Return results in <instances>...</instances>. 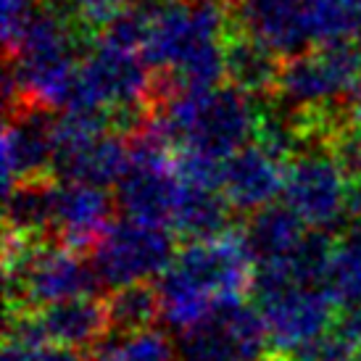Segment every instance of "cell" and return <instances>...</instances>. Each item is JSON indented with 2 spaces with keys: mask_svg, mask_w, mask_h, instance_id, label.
I'll list each match as a JSON object with an SVG mask.
<instances>
[{
  "mask_svg": "<svg viewBox=\"0 0 361 361\" xmlns=\"http://www.w3.org/2000/svg\"><path fill=\"white\" fill-rule=\"evenodd\" d=\"M256 261L243 232H221L206 240H190L177 251L159 280L161 319L190 330L224 303L243 301L253 288Z\"/></svg>",
  "mask_w": 361,
  "mask_h": 361,
  "instance_id": "1",
  "label": "cell"
},
{
  "mask_svg": "<svg viewBox=\"0 0 361 361\" xmlns=\"http://www.w3.org/2000/svg\"><path fill=\"white\" fill-rule=\"evenodd\" d=\"M261 111L232 85L166 92L148 132L185 156L224 164L256 140Z\"/></svg>",
  "mask_w": 361,
  "mask_h": 361,
  "instance_id": "2",
  "label": "cell"
},
{
  "mask_svg": "<svg viewBox=\"0 0 361 361\" xmlns=\"http://www.w3.org/2000/svg\"><path fill=\"white\" fill-rule=\"evenodd\" d=\"M230 21L219 0H180L153 8L142 56L171 82L169 92L216 87L224 77Z\"/></svg>",
  "mask_w": 361,
  "mask_h": 361,
  "instance_id": "3",
  "label": "cell"
},
{
  "mask_svg": "<svg viewBox=\"0 0 361 361\" xmlns=\"http://www.w3.org/2000/svg\"><path fill=\"white\" fill-rule=\"evenodd\" d=\"M80 27L69 13L40 8L6 66V106H37L66 114L80 87Z\"/></svg>",
  "mask_w": 361,
  "mask_h": 361,
  "instance_id": "4",
  "label": "cell"
},
{
  "mask_svg": "<svg viewBox=\"0 0 361 361\" xmlns=\"http://www.w3.org/2000/svg\"><path fill=\"white\" fill-rule=\"evenodd\" d=\"M361 77V51L351 42L324 45L288 59L280 69L274 95L280 109L301 124L303 137L317 130L338 135V109L343 111L345 95Z\"/></svg>",
  "mask_w": 361,
  "mask_h": 361,
  "instance_id": "5",
  "label": "cell"
},
{
  "mask_svg": "<svg viewBox=\"0 0 361 361\" xmlns=\"http://www.w3.org/2000/svg\"><path fill=\"white\" fill-rule=\"evenodd\" d=\"M6 282L11 309L37 311L56 303L90 298L101 285L92 264L66 245H40L6 232Z\"/></svg>",
  "mask_w": 361,
  "mask_h": 361,
  "instance_id": "6",
  "label": "cell"
},
{
  "mask_svg": "<svg viewBox=\"0 0 361 361\" xmlns=\"http://www.w3.org/2000/svg\"><path fill=\"white\" fill-rule=\"evenodd\" d=\"M132 164V148L124 135L111 130L103 116L61 114L53 127V171L63 182L95 188L119 185Z\"/></svg>",
  "mask_w": 361,
  "mask_h": 361,
  "instance_id": "7",
  "label": "cell"
},
{
  "mask_svg": "<svg viewBox=\"0 0 361 361\" xmlns=\"http://www.w3.org/2000/svg\"><path fill=\"white\" fill-rule=\"evenodd\" d=\"M269 343L282 353L298 359L314 348L335 324V303L322 285L285 280H253Z\"/></svg>",
  "mask_w": 361,
  "mask_h": 361,
  "instance_id": "8",
  "label": "cell"
},
{
  "mask_svg": "<svg viewBox=\"0 0 361 361\" xmlns=\"http://www.w3.org/2000/svg\"><path fill=\"white\" fill-rule=\"evenodd\" d=\"M92 269L101 285L111 290L145 285L169 269L174 261V235L161 224L140 219L111 221L92 248Z\"/></svg>",
  "mask_w": 361,
  "mask_h": 361,
  "instance_id": "9",
  "label": "cell"
},
{
  "mask_svg": "<svg viewBox=\"0 0 361 361\" xmlns=\"http://www.w3.org/2000/svg\"><path fill=\"white\" fill-rule=\"evenodd\" d=\"M185 180L177 166V153L145 130L132 145V164L119 182V206L130 219L171 227L180 209Z\"/></svg>",
  "mask_w": 361,
  "mask_h": 361,
  "instance_id": "10",
  "label": "cell"
},
{
  "mask_svg": "<svg viewBox=\"0 0 361 361\" xmlns=\"http://www.w3.org/2000/svg\"><path fill=\"white\" fill-rule=\"evenodd\" d=\"M351 180L332 151L306 148L285 169V206L317 232L335 227L348 214Z\"/></svg>",
  "mask_w": 361,
  "mask_h": 361,
  "instance_id": "11",
  "label": "cell"
},
{
  "mask_svg": "<svg viewBox=\"0 0 361 361\" xmlns=\"http://www.w3.org/2000/svg\"><path fill=\"white\" fill-rule=\"evenodd\" d=\"M261 314L243 301L224 303L185 330L177 341L180 361H261L267 351Z\"/></svg>",
  "mask_w": 361,
  "mask_h": 361,
  "instance_id": "12",
  "label": "cell"
},
{
  "mask_svg": "<svg viewBox=\"0 0 361 361\" xmlns=\"http://www.w3.org/2000/svg\"><path fill=\"white\" fill-rule=\"evenodd\" d=\"M109 309L95 298H74L37 311H11L6 341L53 343L71 351L98 348L109 332Z\"/></svg>",
  "mask_w": 361,
  "mask_h": 361,
  "instance_id": "13",
  "label": "cell"
},
{
  "mask_svg": "<svg viewBox=\"0 0 361 361\" xmlns=\"http://www.w3.org/2000/svg\"><path fill=\"white\" fill-rule=\"evenodd\" d=\"M53 127L56 119L37 106H19L8 111L0 142L3 190L8 195L19 185L40 182L53 169Z\"/></svg>",
  "mask_w": 361,
  "mask_h": 361,
  "instance_id": "14",
  "label": "cell"
},
{
  "mask_svg": "<svg viewBox=\"0 0 361 361\" xmlns=\"http://www.w3.org/2000/svg\"><path fill=\"white\" fill-rule=\"evenodd\" d=\"M235 30L277 59H295L314 45L303 0H238Z\"/></svg>",
  "mask_w": 361,
  "mask_h": 361,
  "instance_id": "15",
  "label": "cell"
},
{
  "mask_svg": "<svg viewBox=\"0 0 361 361\" xmlns=\"http://www.w3.org/2000/svg\"><path fill=\"white\" fill-rule=\"evenodd\" d=\"M111 198L103 188L85 182H59L53 185L51 230L61 245L71 251L95 248L111 224Z\"/></svg>",
  "mask_w": 361,
  "mask_h": 361,
  "instance_id": "16",
  "label": "cell"
},
{
  "mask_svg": "<svg viewBox=\"0 0 361 361\" xmlns=\"http://www.w3.org/2000/svg\"><path fill=\"white\" fill-rule=\"evenodd\" d=\"M282 159L259 142L238 151L221 164V195L238 211H261L274 206V198L285 190Z\"/></svg>",
  "mask_w": 361,
  "mask_h": 361,
  "instance_id": "17",
  "label": "cell"
},
{
  "mask_svg": "<svg viewBox=\"0 0 361 361\" xmlns=\"http://www.w3.org/2000/svg\"><path fill=\"white\" fill-rule=\"evenodd\" d=\"M243 235L259 269L290 259L309 238V230L288 206H267L253 214Z\"/></svg>",
  "mask_w": 361,
  "mask_h": 361,
  "instance_id": "18",
  "label": "cell"
},
{
  "mask_svg": "<svg viewBox=\"0 0 361 361\" xmlns=\"http://www.w3.org/2000/svg\"><path fill=\"white\" fill-rule=\"evenodd\" d=\"M282 63L271 51L264 45L253 42L240 32L227 40L224 48V77L230 80L232 87H238L245 95H264L274 92L280 80Z\"/></svg>",
  "mask_w": 361,
  "mask_h": 361,
  "instance_id": "19",
  "label": "cell"
},
{
  "mask_svg": "<svg viewBox=\"0 0 361 361\" xmlns=\"http://www.w3.org/2000/svg\"><path fill=\"white\" fill-rule=\"evenodd\" d=\"M185 180V177H182ZM227 206L219 188L209 185H195L185 180V192H182L180 209L171 219V230L188 235L190 240H206L214 235L227 232Z\"/></svg>",
  "mask_w": 361,
  "mask_h": 361,
  "instance_id": "20",
  "label": "cell"
},
{
  "mask_svg": "<svg viewBox=\"0 0 361 361\" xmlns=\"http://www.w3.org/2000/svg\"><path fill=\"white\" fill-rule=\"evenodd\" d=\"M51 214L53 185L48 182H27L6 195V232L24 240L37 243L42 232L51 230Z\"/></svg>",
  "mask_w": 361,
  "mask_h": 361,
  "instance_id": "21",
  "label": "cell"
},
{
  "mask_svg": "<svg viewBox=\"0 0 361 361\" xmlns=\"http://www.w3.org/2000/svg\"><path fill=\"white\" fill-rule=\"evenodd\" d=\"M106 309H109L111 327L119 335L151 330L153 322L161 317L159 290H153L148 285L121 288V290L111 293V298L106 301Z\"/></svg>",
  "mask_w": 361,
  "mask_h": 361,
  "instance_id": "22",
  "label": "cell"
},
{
  "mask_svg": "<svg viewBox=\"0 0 361 361\" xmlns=\"http://www.w3.org/2000/svg\"><path fill=\"white\" fill-rule=\"evenodd\" d=\"M90 361H180L177 345L159 330H140L130 335H116L92 351Z\"/></svg>",
  "mask_w": 361,
  "mask_h": 361,
  "instance_id": "23",
  "label": "cell"
},
{
  "mask_svg": "<svg viewBox=\"0 0 361 361\" xmlns=\"http://www.w3.org/2000/svg\"><path fill=\"white\" fill-rule=\"evenodd\" d=\"M306 21H309L311 42L319 48L348 42V35H356L359 19L345 0H303Z\"/></svg>",
  "mask_w": 361,
  "mask_h": 361,
  "instance_id": "24",
  "label": "cell"
},
{
  "mask_svg": "<svg viewBox=\"0 0 361 361\" xmlns=\"http://www.w3.org/2000/svg\"><path fill=\"white\" fill-rule=\"evenodd\" d=\"M124 11H130V0H66V13L80 30H109Z\"/></svg>",
  "mask_w": 361,
  "mask_h": 361,
  "instance_id": "25",
  "label": "cell"
},
{
  "mask_svg": "<svg viewBox=\"0 0 361 361\" xmlns=\"http://www.w3.org/2000/svg\"><path fill=\"white\" fill-rule=\"evenodd\" d=\"M37 11L40 8L35 0H0V32L8 56L19 48L21 37L27 35Z\"/></svg>",
  "mask_w": 361,
  "mask_h": 361,
  "instance_id": "26",
  "label": "cell"
},
{
  "mask_svg": "<svg viewBox=\"0 0 361 361\" xmlns=\"http://www.w3.org/2000/svg\"><path fill=\"white\" fill-rule=\"evenodd\" d=\"M332 156L351 182H361V124H343L332 137Z\"/></svg>",
  "mask_w": 361,
  "mask_h": 361,
  "instance_id": "27",
  "label": "cell"
},
{
  "mask_svg": "<svg viewBox=\"0 0 361 361\" xmlns=\"http://www.w3.org/2000/svg\"><path fill=\"white\" fill-rule=\"evenodd\" d=\"M3 361H82V356L71 348L53 343H19L6 341Z\"/></svg>",
  "mask_w": 361,
  "mask_h": 361,
  "instance_id": "28",
  "label": "cell"
},
{
  "mask_svg": "<svg viewBox=\"0 0 361 361\" xmlns=\"http://www.w3.org/2000/svg\"><path fill=\"white\" fill-rule=\"evenodd\" d=\"M335 248H338L341 256L351 261L353 267L361 269V216H353V221L343 232V238L335 243Z\"/></svg>",
  "mask_w": 361,
  "mask_h": 361,
  "instance_id": "29",
  "label": "cell"
},
{
  "mask_svg": "<svg viewBox=\"0 0 361 361\" xmlns=\"http://www.w3.org/2000/svg\"><path fill=\"white\" fill-rule=\"evenodd\" d=\"M341 114L348 124H361V77L356 80V85L351 87V92L345 95V103H343Z\"/></svg>",
  "mask_w": 361,
  "mask_h": 361,
  "instance_id": "30",
  "label": "cell"
},
{
  "mask_svg": "<svg viewBox=\"0 0 361 361\" xmlns=\"http://www.w3.org/2000/svg\"><path fill=\"white\" fill-rule=\"evenodd\" d=\"M348 214L361 216V182H351V192H348Z\"/></svg>",
  "mask_w": 361,
  "mask_h": 361,
  "instance_id": "31",
  "label": "cell"
},
{
  "mask_svg": "<svg viewBox=\"0 0 361 361\" xmlns=\"http://www.w3.org/2000/svg\"><path fill=\"white\" fill-rule=\"evenodd\" d=\"M345 3L351 6L353 13H356V16H359V19H361V0H345Z\"/></svg>",
  "mask_w": 361,
  "mask_h": 361,
  "instance_id": "32",
  "label": "cell"
},
{
  "mask_svg": "<svg viewBox=\"0 0 361 361\" xmlns=\"http://www.w3.org/2000/svg\"><path fill=\"white\" fill-rule=\"evenodd\" d=\"M261 361H295V359H290V356H282V353H277V356H264Z\"/></svg>",
  "mask_w": 361,
  "mask_h": 361,
  "instance_id": "33",
  "label": "cell"
},
{
  "mask_svg": "<svg viewBox=\"0 0 361 361\" xmlns=\"http://www.w3.org/2000/svg\"><path fill=\"white\" fill-rule=\"evenodd\" d=\"M356 45H359V51H361V19H359V30H356Z\"/></svg>",
  "mask_w": 361,
  "mask_h": 361,
  "instance_id": "34",
  "label": "cell"
},
{
  "mask_svg": "<svg viewBox=\"0 0 361 361\" xmlns=\"http://www.w3.org/2000/svg\"><path fill=\"white\" fill-rule=\"evenodd\" d=\"M156 3H164V6H169V3H180V0H156Z\"/></svg>",
  "mask_w": 361,
  "mask_h": 361,
  "instance_id": "35",
  "label": "cell"
}]
</instances>
